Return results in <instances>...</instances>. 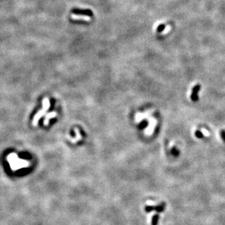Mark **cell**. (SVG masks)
<instances>
[{
	"label": "cell",
	"mask_w": 225,
	"mask_h": 225,
	"mask_svg": "<svg viewBox=\"0 0 225 225\" xmlns=\"http://www.w3.org/2000/svg\"><path fill=\"white\" fill-rule=\"evenodd\" d=\"M7 160L10 165V167L13 170H18L20 168L26 167L29 166V162L26 160L20 159L15 153H10V155L7 157Z\"/></svg>",
	"instance_id": "obj_1"
},
{
	"label": "cell",
	"mask_w": 225,
	"mask_h": 225,
	"mask_svg": "<svg viewBox=\"0 0 225 225\" xmlns=\"http://www.w3.org/2000/svg\"><path fill=\"white\" fill-rule=\"evenodd\" d=\"M55 116H57V113L56 112H51L50 113H47V115L45 116V119L44 121V125L45 126H47L49 124V121H50L51 119H53L55 118Z\"/></svg>",
	"instance_id": "obj_5"
},
{
	"label": "cell",
	"mask_w": 225,
	"mask_h": 225,
	"mask_svg": "<svg viewBox=\"0 0 225 225\" xmlns=\"http://www.w3.org/2000/svg\"><path fill=\"white\" fill-rule=\"evenodd\" d=\"M194 134H195L196 137H197V138H198V139H202V138H203V137H204L203 134H202V133L200 132V131H196Z\"/></svg>",
	"instance_id": "obj_9"
},
{
	"label": "cell",
	"mask_w": 225,
	"mask_h": 225,
	"mask_svg": "<svg viewBox=\"0 0 225 225\" xmlns=\"http://www.w3.org/2000/svg\"><path fill=\"white\" fill-rule=\"evenodd\" d=\"M146 204H147V206H156L155 202H153V201H151V200L147 201Z\"/></svg>",
	"instance_id": "obj_11"
},
{
	"label": "cell",
	"mask_w": 225,
	"mask_h": 225,
	"mask_svg": "<svg viewBox=\"0 0 225 225\" xmlns=\"http://www.w3.org/2000/svg\"><path fill=\"white\" fill-rule=\"evenodd\" d=\"M171 153L173 157H177L179 155V151H178V149H177L176 147L173 146L171 149Z\"/></svg>",
	"instance_id": "obj_7"
},
{
	"label": "cell",
	"mask_w": 225,
	"mask_h": 225,
	"mask_svg": "<svg viewBox=\"0 0 225 225\" xmlns=\"http://www.w3.org/2000/svg\"><path fill=\"white\" fill-rule=\"evenodd\" d=\"M50 108V101H49L48 98H45L43 101H42V109L41 110L38 111V112L36 114V116H34V119H33V121H32V124L33 126L34 127H37L38 124V121H39V119L45 115H47V110L49 109Z\"/></svg>",
	"instance_id": "obj_2"
},
{
	"label": "cell",
	"mask_w": 225,
	"mask_h": 225,
	"mask_svg": "<svg viewBox=\"0 0 225 225\" xmlns=\"http://www.w3.org/2000/svg\"><path fill=\"white\" fill-rule=\"evenodd\" d=\"M220 135H221V137H222V139L223 140L224 142L225 143V130L224 129H222V130L221 131Z\"/></svg>",
	"instance_id": "obj_10"
},
{
	"label": "cell",
	"mask_w": 225,
	"mask_h": 225,
	"mask_svg": "<svg viewBox=\"0 0 225 225\" xmlns=\"http://www.w3.org/2000/svg\"><path fill=\"white\" fill-rule=\"evenodd\" d=\"M148 124H149V123H148V121H146V120H144V121H142L140 123L139 126H138V128L141 129H145L148 126Z\"/></svg>",
	"instance_id": "obj_8"
},
{
	"label": "cell",
	"mask_w": 225,
	"mask_h": 225,
	"mask_svg": "<svg viewBox=\"0 0 225 225\" xmlns=\"http://www.w3.org/2000/svg\"><path fill=\"white\" fill-rule=\"evenodd\" d=\"M200 90V85L198 84V85L194 86L192 88V91L191 96L190 98L193 102H197L199 100V96H198V93H199Z\"/></svg>",
	"instance_id": "obj_3"
},
{
	"label": "cell",
	"mask_w": 225,
	"mask_h": 225,
	"mask_svg": "<svg viewBox=\"0 0 225 225\" xmlns=\"http://www.w3.org/2000/svg\"><path fill=\"white\" fill-rule=\"evenodd\" d=\"M71 18L73 20H80V21H90L91 17L87 15H77V14H72Z\"/></svg>",
	"instance_id": "obj_4"
},
{
	"label": "cell",
	"mask_w": 225,
	"mask_h": 225,
	"mask_svg": "<svg viewBox=\"0 0 225 225\" xmlns=\"http://www.w3.org/2000/svg\"><path fill=\"white\" fill-rule=\"evenodd\" d=\"M75 132H76V137H75V138H71V137H68V138L71 141V143H77L78 141V140H81L82 139V136L81 135H80V133H79V130H78L77 129H75Z\"/></svg>",
	"instance_id": "obj_6"
},
{
	"label": "cell",
	"mask_w": 225,
	"mask_h": 225,
	"mask_svg": "<svg viewBox=\"0 0 225 225\" xmlns=\"http://www.w3.org/2000/svg\"><path fill=\"white\" fill-rule=\"evenodd\" d=\"M169 29H170V26H167V27H165V29H164V31H162V33H165L167 32V31H168Z\"/></svg>",
	"instance_id": "obj_12"
}]
</instances>
